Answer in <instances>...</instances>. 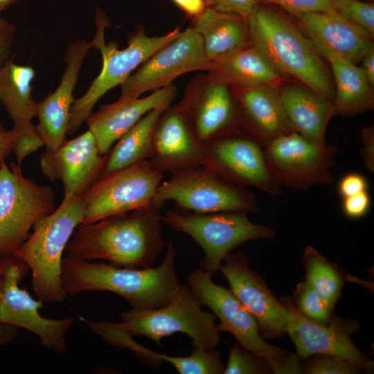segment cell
<instances>
[{"label": "cell", "instance_id": "40", "mask_svg": "<svg viewBox=\"0 0 374 374\" xmlns=\"http://www.w3.org/2000/svg\"><path fill=\"white\" fill-rule=\"evenodd\" d=\"M370 206L371 198L367 190L343 198V212L351 219L362 217L368 213Z\"/></svg>", "mask_w": 374, "mask_h": 374}, {"label": "cell", "instance_id": "25", "mask_svg": "<svg viewBox=\"0 0 374 374\" xmlns=\"http://www.w3.org/2000/svg\"><path fill=\"white\" fill-rule=\"evenodd\" d=\"M233 97L228 84L211 80L193 100L181 106L202 143L235 132L240 118Z\"/></svg>", "mask_w": 374, "mask_h": 374}, {"label": "cell", "instance_id": "37", "mask_svg": "<svg viewBox=\"0 0 374 374\" xmlns=\"http://www.w3.org/2000/svg\"><path fill=\"white\" fill-rule=\"evenodd\" d=\"M302 364L305 374H357L359 369L350 362L335 355H314Z\"/></svg>", "mask_w": 374, "mask_h": 374}, {"label": "cell", "instance_id": "7", "mask_svg": "<svg viewBox=\"0 0 374 374\" xmlns=\"http://www.w3.org/2000/svg\"><path fill=\"white\" fill-rule=\"evenodd\" d=\"M202 303L188 285H179L171 300L157 309L131 308L120 314V326L131 336H143L161 346L163 338L180 332L188 335L193 346L216 350L220 332L213 312L202 309Z\"/></svg>", "mask_w": 374, "mask_h": 374}, {"label": "cell", "instance_id": "12", "mask_svg": "<svg viewBox=\"0 0 374 374\" xmlns=\"http://www.w3.org/2000/svg\"><path fill=\"white\" fill-rule=\"evenodd\" d=\"M337 148L319 145L294 131L272 139L264 148L268 168L283 187L307 189L318 184H328L334 178L331 168Z\"/></svg>", "mask_w": 374, "mask_h": 374}, {"label": "cell", "instance_id": "20", "mask_svg": "<svg viewBox=\"0 0 374 374\" xmlns=\"http://www.w3.org/2000/svg\"><path fill=\"white\" fill-rule=\"evenodd\" d=\"M290 15L323 57L333 55L358 65L364 54L374 46L373 36L333 8Z\"/></svg>", "mask_w": 374, "mask_h": 374}, {"label": "cell", "instance_id": "39", "mask_svg": "<svg viewBox=\"0 0 374 374\" xmlns=\"http://www.w3.org/2000/svg\"><path fill=\"white\" fill-rule=\"evenodd\" d=\"M207 8L247 18L259 0H204Z\"/></svg>", "mask_w": 374, "mask_h": 374}, {"label": "cell", "instance_id": "47", "mask_svg": "<svg viewBox=\"0 0 374 374\" xmlns=\"http://www.w3.org/2000/svg\"><path fill=\"white\" fill-rule=\"evenodd\" d=\"M19 335L18 328L0 323V346L8 344Z\"/></svg>", "mask_w": 374, "mask_h": 374}, {"label": "cell", "instance_id": "17", "mask_svg": "<svg viewBox=\"0 0 374 374\" xmlns=\"http://www.w3.org/2000/svg\"><path fill=\"white\" fill-rule=\"evenodd\" d=\"M219 270L227 280L230 290L256 319L264 338L287 335L289 311L249 266L247 255L242 251L229 252Z\"/></svg>", "mask_w": 374, "mask_h": 374}, {"label": "cell", "instance_id": "13", "mask_svg": "<svg viewBox=\"0 0 374 374\" xmlns=\"http://www.w3.org/2000/svg\"><path fill=\"white\" fill-rule=\"evenodd\" d=\"M3 260L5 269L0 323L25 329L37 336L46 349L65 355L68 350L66 334L74 323V317L53 319L40 314L39 310L43 301L34 299L19 286V282L29 271L28 267L13 255Z\"/></svg>", "mask_w": 374, "mask_h": 374}, {"label": "cell", "instance_id": "48", "mask_svg": "<svg viewBox=\"0 0 374 374\" xmlns=\"http://www.w3.org/2000/svg\"><path fill=\"white\" fill-rule=\"evenodd\" d=\"M4 269H5V263L3 260H0V301L3 292V285H4Z\"/></svg>", "mask_w": 374, "mask_h": 374}, {"label": "cell", "instance_id": "10", "mask_svg": "<svg viewBox=\"0 0 374 374\" xmlns=\"http://www.w3.org/2000/svg\"><path fill=\"white\" fill-rule=\"evenodd\" d=\"M167 201L174 202L179 209L199 213H258L260 209L256 195L247 187L202 165L171 173L161 183L152 202L163 206Z\"/></svg>", "mask_w": 374, "mask_h": 374}, {"label": "cell", "instance_id": "38", "mask_svg": "<svg viewBox=\"0 0 374 374\" xmlns=\"http://www.w3.org/2000/svg\"><path fill=\"white\" fill-rule=\"evenodd\" d=\"M260 0H259L260 1ZM280 7L289 14L322 12L332 9L331 0H261Z\"/></svg>", "mask_w": 374, "mask_h": 374}, {"label": "cell", "instance_id": "46", "mask_svg": "<svg viewBox=\"0 0 374 374\" xmlns=\"http://www.w3.org/2000/svg\"><path fill=\"white\" fill-rule=\"evenodd\" d=\"M362 66L368 82L374 87V46L371 48L363 56Z\"/></svg>", "mask_w": 374, "mask_h": 374}, {"label": "cell", "instance_id": "1", "mask_svg": "<svg viewBox=\"0 0 374 374\" xmlns=\"http://www.w3.org/2000/svg\"><path fill=\"white\" fill-rule=\"evenodd\" d=\"M154 202L140 208L80 224L65 249L68 256L108 260L116 266L153 267L165 249L161 211Z\"/></svg>", "mask_w": 374, "mask_h": 374}, {"label": "cell", "instance_id": "41", "mask_svg": "<svg viewBox=\"0 0 374 374\" xmlns=\"http://www.w3.org/2000/svg\"><path fill=\"white\" fill-rule=\"evenodd\" d=\"M368 182L365 177L359 173L350 172L339 181L338 191L343 198L367 190Z\"/></svg>", "mask_w": 374, "mask_h": 374}, {"label": "cell", "instance_id": "42", "mask_svg": "<svg viewBox=\"0 0 374 374\" xmlns=\"http://www.w3.org/2000/svg\"><path fill=\"white\" fill-rule=\"evenodd\" d=\"M16 27L7 20L0 18V66L12 55V46L16 33Z\"/></svg>", "mask_w": 374, "mask_h": 374}, {"label": "cell", "instance_id": "9", "mask_svg": "<svg viewBox=\"0 0 374 374\" xmlns=\"http://www.w3.org/2000/svg\"><path fill=\"white\" fill-rule=\"evenodd\" d=\"M55 206L51 186L26 177L19 165L5 161L0 167V260L12 256Z\"/></svg>", "mask_w": 374, "mask_h": 374}, {"label": "cell", "instance_id": "18", "mask_svg": "<svg viewBox=\"0 0 374 374\" xmlns=\"http://www.w3.org/2000/svg\"><path fill=\"white\" fill-rule=\"evenodd\" d=\"M105 161L88 130L55 150L46 149L39 155V167L51 182H62L64 196L82 197L102 175Z\"/></svg>", "mask_w": 374, "mask_h": 374}, {"label": "cell", "instance_id": "43", "mask_svg": "<svg viewBox=\"0 0 374 374\" xmlns=\"http://www.w3.org/2000/svg\"><path fill=\"white\" fill-rule=\"evenodd\" d=\"M362 148L360 154L365 168L370 172L374 171V128L366 127L360 132Z\"/></svg>", "mask_w": 374, "mask_h": 374}, {"label": "cell", "instance_id": "3", "mask_svg": "<svg viewBox=\"0 0 374 374\" xmlns=\"http://www.w3.org/2000/svg\"><path fill=\"white\" fill-rule=\"evenodd\" d=\"M246 21L250 44L277 71L333 101L335 87L321 55L299 26L280 11L260 3Z\"/></svg>", "mask_w": 374, "mask_h": 374}, {"label": "cell", "instance_id": "4", "mask_svg": "<svg viewBox=\"0 0 374 374\" xmlns=\"http://www.w3.org/2000/svg\"><path fill=\"white\" fill-rule=\"evenodd\" d=\"M83 217L81 197L64 196L59 206L36 224L13 253L30 270L33 290L43 302L57 303L67 297L62 285L63 254Z\"/></svg>", "mask_w": 374, "mask_h": 374}, {"label": "cell", "instance_id": "28", "mask_svg": "<svg viewBox=\"0 0 374 374\" xmlns=\"http://www.w3.org/2000/svg\"><path fill=\"white\" fill-rule=\"evenodd\" d=\"M211 80L229 85L266 84L280 88L284 76L251 44L222 59L210 62L207 70Z\"/></svg>", "mask_w": 374, "mask_h": 374}, {"label": "cell", "instance_id": "36", "mask_svg": "<svg viewBox=\"0 0 374 374\" xmlns=\"http://www.w3.org/2000/svg\"><path fill=\"white\" fill-rule=\"evenodd\" d=\"M9 131L12 152H14L17 163L20 166L28 156L45 146L33 123L23 127L12 126Z\"/></svg>", "mask_w": 374, "mask_h": 374}, {"label": "cell", "instance_id": "30", "mask_svg": "<svg viewBox=\"0 0 374 374\" xmlns=\"http://www.w3.org/2000/svg\"><path fill=\"white\" fill-rule=\"evenodd\" d=\"M324 57L330 63L335 82L332 101L335 114L351 116L373 109V87L361 66L333 55Z\"/></svg>", "mask_w": 374, "mask_h": 374}, {"label": "cell", "instance_id": "45", "mask_svg": "<svg viewBox=\"0 0 374 374\" xmlns=\"http://www.w3.org/2000/svg\"><path fill=\"white\" fill-rule=\"evenodd\" d=\"M12 152L10 133L0 122V167Z\"/></svg>", "mask_w": 374, "mask_h": 374}, {"label": "cell", "instance_id": "8", "mask_svg": "<svg viewBox=\"0 0 374 374\" xmlns=\"http://www.w3.org/2000/svg\"><path fill=\"white\" fill-rule=\"evenodd\" d=\"M244 211L208 213L175 208L161 215L162 222L190 236L202 249L200 269L213 276L219 271L224 257L248 241L271 239L276 231L251 222Z\"/></svg>", "mask_w": 374, "mask_h": 374}, {"label": "cell", "instance_id": "35", "mask_svg": "<svg viewBox=\"0 0 374 374\" xmlns=\"http://www.w3.org/2000/svg\"><path fill=\"white\" fill-rule=\"evenodd\" d=\"M337 12L374 35V5L361 0H331Z\"/></svg>", "mask_w": 374, "mask_h": 374}, {"label": "cell", "instance_id": "16", "mask_svg": "<svg viewBox=\"0 0 374 374\" xmlns=\"http://www.w3.org/2000/svg\"><path fill=\"white\" fill-rule=\"evenodd\" d=\"M280 301L290 314L287 334L301 359L314 355H331L350 362L360 371L373 372V362L350 339V335L359 328L356 321L333 314L327 324H319L300 314L291 298L283 297Z\"/></svg>", "mask_w": 374, "mask_h": 374}, {"label": "cell", "instance_id": "2", "mask_svg": "<svg viewBox=\"0 0 374 374\" xmlns=\"http://www.w3.org/2000/svg\"><path fill=\"white\" fill-rule=\"evenodd\" d=\"M176 253L169 239L165 257L157 267L131 269L67 256L62 263V288L71 296L84 292H110L133 309L159 308L170 302L180 285L175 265Z\"/></svg>", "mask_w": 374, "mask_h": 374}, {"label": "cell", "instance_id": "26", "mask_svg": "<svg viewBox=\"0 0 374 374\" xmlns=\"http://www.w3.org/2000/svg\"><path fill=\"white\" fill-rule=\"evenodd\" d=\"M279 97L292 130L313 143L325 145L328 123L336 114L332 101L295 84H282Z\"/></svg>", "mask_w": 374, "mask_h": 374}, {"label": "cell", "instance_id": "21", "mask_svg": "<svg viewBox=\"0 0 374 374\" xmlns=\"http://www.w3.org/2000/svg\"><path fill=\"white\" fill-rule=\"evenodd\" d=\"M203 143L188 112L181 107L166 109L156 125L151 165L163 173H173L202 165Z\"/></svg>", "mask_w": 374, "mask_h": 374}, {"label": "cell", "instance_id": "23", "mask_svg": "<svg viewBox=\"0 0 374 374\" xmlns=\"http://www.w3.org/2000/svg\"><path fill=\"white\" fill-rule=\"evenodd\" d=\"M82 321L109 344L119 348L132 350L138 358L148 364L160 366L162 362L172 365L180 374H222L225 365L219 350H208L193 346L192 353L186 357H176L154 352L134 340L132 336L122 328L119 323L89 321Z\"/></svg>", "mask_w": 374, "mask_h": 374}, {"label": "cell", "instance_id": "32", "mask_svg": "<svg viewBox=\"0 0 374 374\" xmlns=\"http://www.w3.org/2000/svg\"><path fill=\"white\" fill-rule=\"evenodd\" d=\"M305 278L333 310L344 285V275L337 264L325 258L314 247L308 245L303 256Z\"/></svg>", "mask_w": 374, "mask_h": 374}, {"label": "cell", "instance_id": "27", "mask_svg": "<svg viewBox=\"0 0 374 374\" xmlns=\"http://www.w3.org/2000/svg\"><path fill=\"white\" fill-rule=\"evenodd\" d=\"M201 37L208 62H215L250 45L246 18L206 8L192 27Z\"/></svg>", "mask_w": 374, "mask_h": 374}, {"label": "cell", "instance_id": "5", "mask_svg": "<svg viewBox=\"0 0 374 374\" xmlns=\"http://www.w3.org/2000/svg\"><path fill=\"white\" fill-rule=\"evenodd\" d=\"M187 283L202 305L219 319L217 328L220 332H229L240 346L265 359L273 373H303L301 357L268 343L254 317L230 289L215 283L212 276L200 268L188 275Z\"/></svg>", "mask_w": 374, "mask_h": 374}, {"label": "cell", "instance_id": "44", "mask_svg": "<svg viewBox=\"0 0 374 374\" xmlns=\"http://www.w3.org/2000/svg\"><path fill=\"white\" fill-rule=\"evenodd\" d=\"M187 15L196 17L207 8L204 0H172Z\"/></svg>", "mask_w": 374, "mask_h": 374}, {"label": "cell", "instance_id": "31", "mask_svg": "<svg viewBox=\"0 0 374 374\" xmlns=\"http://www.w3.org/2000/svg\"><path fill=\"white\" fill-rule=\"evenodd\" d=\"M167 109L158 107L150 111L113 145L105 154L102 175L149 159L156 125Z\"/></svg>", "mask_w": 374, "mask_h": 374}, {"label": "cell", "instance_id": "15", "mask_svg": "<svg viewBox=\"0 0 374 374\" xmlns=\"http://www.w3.org/2000/svg\"><path fill=\"white\" fill-rule=\"evenodd\" d=\"M209 64L201 37L188 28L157 50L126 80L119 98H137L146 91L167 87L186 73L207 71Z\"/></svg>", "mask_w": 374, "mask_h": 374}, {"label": "cell", "instance_id": "49", "mask_svg": "<svg viewBox=\"0 0 374 374\" xmlns=\"http://www.w3.org/2000/svg\"><path fill=\"white\" fill-rule=\"evenodd\" d=\"M21 0H0V18H1L2 12L10 6L16 3Z\"/></svg>", "mask_w": 374, "mask_h": 374}, {"label": "cell", "instance_id": "6", "mask_svg": "<svg viewBox=\"0 0 374 374\" xmlns=\"http://www.w3.org/2000/svg\"><path fill=\"white\" fill-rule=\"evenodd\" d=\"M96 21V32L91 44L100 52L102 69L87 91L75 99L70 112L69 134L75 133L81 127L97 102L107 91L121 86L134 69L181 32L177 28L164 35L150 37L144 30H139L130 37L126 48L118 49L115 43L106 44L104 33L108 22L98 9Z\"/></svg>", "mask_w": 374, "mask_h": 374}, {"label": "cell", "instance_id": "33", "mask_svg": "<svg viewBox=\"0 0 374 374\" xmlns=\"http://www.w3.org/2000/svg\"><path fill=\"white\" fill-rule=\"evenodd\" d=\"M291 299L299 312L314 323L327 324L333 315V310L306 280L296 285Z\"/></svg>", "mask_w": 374, "mask_h": 374}, {"label": "cell", "instance_id": "29", "mask_svg": "<svg viewBox=\"0 0 374 374\" xmlns=\"http://www.w3.org/2000/svg\"><path fill=\"white\" fill-rule=\"evenodd\" d=\"M35 69L14 62L13 55L0 66V104L13 122V126L32 123L36 117L37 102L32 96Z\"/></svg>", "mask_w": 374, "mask_h": 374}, {"label": "cell", "instance_id": "14", "mask_svg": "<svg viewBox=\"0 0 374 374\" xmlns=\"http://www.w3.org/2000/svg\"><path fill=\"white\" fill-rule=\"evenodd\" d=\"M202 166L234 184L255 187L269 196L283 193L268 168L264 148L251 135L234 132L203 143Z\"/></svg>", "mask_w": 374, "mask_h": 374}, {"label": "cell", "instance_id": "34", "mask_svg": "<svg viewBox=\"0 0 374 374\" xmlns=\"http://www.w3.org/2000/svg\"><path fill=\"white\" fill-rule=\"evenodd\" d=\"M224 374H268L272 371L262 357L235 343L229 348Z\"/></svg>", "mask_w": 374, "mask_h": 374}, {"label": "cell", "instance_id": "19", "mask_svg": "<svg viewBox=\"0 0 374 374\" xmlns=\"http://www.w3.org/2000/svg\"><path fill=\"white\" fill-rule=\"evenodd\" d=\"M91 48V42L84 39L69 43L64 57L66 66L59 85L37 103L38 123L35 126L48 150H57L67 140L70 112L75 100L73 91L84 59Z\"/></svg>", "mask_w": 374, "mask_h": 374}, {"label": "cell", "instance_id": "24", "mask_svg": "<svg viewBox=\"0 0 374 374\" xmlns=\"http://www.w3.org/2000/svg\"><path fill=\"white\" fill-rule=\"evenodd\" d=\"M231 86L246 128L263 148L279 134L293 131L282 107L279 88L266 84Z\"/></svg>", "mask_w": 374, "mask_h": 374}, {"label": "cell", "instance_id": "11", "mask_svg": "<svg viewBox=\"0 0 374 374\" xmlns=\"http://www.w3.org/2000/svg\"><path fill=\"white\" fill-rule=\"evenodd\" d=\"M164 173L144 160L103 174L81 197L82 223L134 211L152 202Z\"/></svg>", "mask_w": 374, "mask_h": 374}, {"label": "cell", "instance_id": "22", "mask_svg": "<svg viewBox=\"0 0 374 374\" xmlns=\"http://www.w3.org/2000/svg\"><path fill=\"white\" fill-rule=\"evenodd\" d=\"M170 84L154 90L144 98H118L113 103L100 105L86 120L100 154H106L113 145L143 116L158 108H168L175 96Z\"/></svg>", "mask_w": 374, "mask_h": 374}]
</instances>
